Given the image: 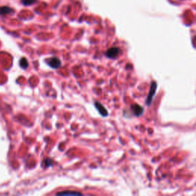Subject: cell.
Returning <instances> with one entry per match:
<instances>
[{"instance_id":"9","label":"cell","mask_w":196,"mask_h":196,"mask_svg":"<svg viewBox=\"0 0 196 196\" xmlns=\"http://www.w3.org/2000/svg\"><path fill=\"white\" fill-rule=\"evenodd\" d=\"M36 2L37 0H21V2L24 5H31Z\"/></svg>"},{"instance_id":"1","label":"cell","mask_w":196,"mask_h":196,"mask_svg":"<svg viewBox=\"0 0 196 196\" xmlns=\"http://www.w3.org/2000/svg\"><path fill=\"white\" fill-rule=\"evenodd\" d=\"M156 89H157V83L156 81H152L151 85H150V90L149 92L148 96H147V98L146 100V104L147 106L151 105L152 102L153 101V97L155 96L156 93Z\"/></svg>"},{"instance_id":"5","label":"cell","mask_w":196,"mask_h":196,"mask_svg":"<svg viewBox=\"0 0 196 196\" xmlns=\"http://www.w3.org/2000/svg\"><path fill=\"white\" fill-rule=\"evenodd\" d=\"M94 105H95L96 108H97V110L98 111V112L100 113V114H101V116H103V117H107V116H108V112H107V109L103 106L102 104H101V103L98 102V101H96V102L94 103Z\"/></svg>"},{"instance_id":"7","label":"cell","mask_w":196,"mask_h":196,"mask_svg":"<svg viewBox=\"0 0 196 196\" xmlns=\"http://www.w3.org/2000/svg\"><path fill=\"white\" fill-rule=\"evenodd\" d=\"M57 195H67V194H71V195H81V192L76 191H61V192L57 193Z\"/></svg>"},{"instance_id":"8","label":"cell","mask_w":196,"mask_h":196,"mask_svg":"<svg viewBox=\"0 0 196 196\" xmlns=\"http://www.w3.org/2000/svg\"><path fill=\"white\" fill-rule=\"evenodd\" d=\"M19 65H20V67L23 68V69H25V68H28V61L26 60V58H22L21 59H20Z\"/></svg>"},{"instance_id":"4","label":"cell","mask_w":196,"mask_h":196,"mask_svg":"<svg viewBox=\"0 0 196 196\" xmlns=\"http://www.w3.org/2000/svg\"><path fill=\"white\" fill-rule=\"evenodd\" d=\"M131 111H132L133 114L136 116V117H140L143 114V107L140 106L139 104H133L131 106Z\"/></svg>"},{"instance_id":"3","label":"cell","mask_w":196,"mask_h":196,"mask_svg":"<svg viewBox=\"0 0 196 196\" xmlns=\"http://www.w3.org/2000/svg\"><path fill=\"white\" fill-rule=\"evenodd\" d=\"M46 63L48 64V66H50L52 68H54V69H57L59 67H61V60L58 58H56V57H53V58L47 59Z\"/></svg>"},{"instance_id":"6","label":"cell","mask_w":196,"mask_h":196,"mask_svg":"<svg viewBox=\"0 0 196 196\" xmlns=\"http://www.w3.org/2000/svg\"><path fill=\"white\" fill-rule=\"evenodd\" d=\"M13 12H14V10L8 6L0 7V15H8V14L12 13Z\"/></svg>"},{"instance_id":"10","label":"cell","mask_w":196,"mask_h":196,"mask_svg":"<svg viewBox=\"0 0 196 196\" xmlns=\"http://www.w3.org/2000/svg\"><path fill=\"white\" fill-rule=\"evenodd\" d=\"M51 165H52V161H51V159H45V166L48 167V166H51Z\"/></svg>"},{"instance_id":"2","label":"cell","mask_w":196,"mask_h":196,"mask_svg":"<svg viewBox=\"0 0 196 196\" xmlns=\"http://www.w3.org/2000/svg\"><path fill=\"white\" fill-rule=\"evenodd\" d=\"M120 48H117V47H113V48H109L106 52V56L109 58H117L119 56V54H120Z\"/></svg>"}]
</instances>
